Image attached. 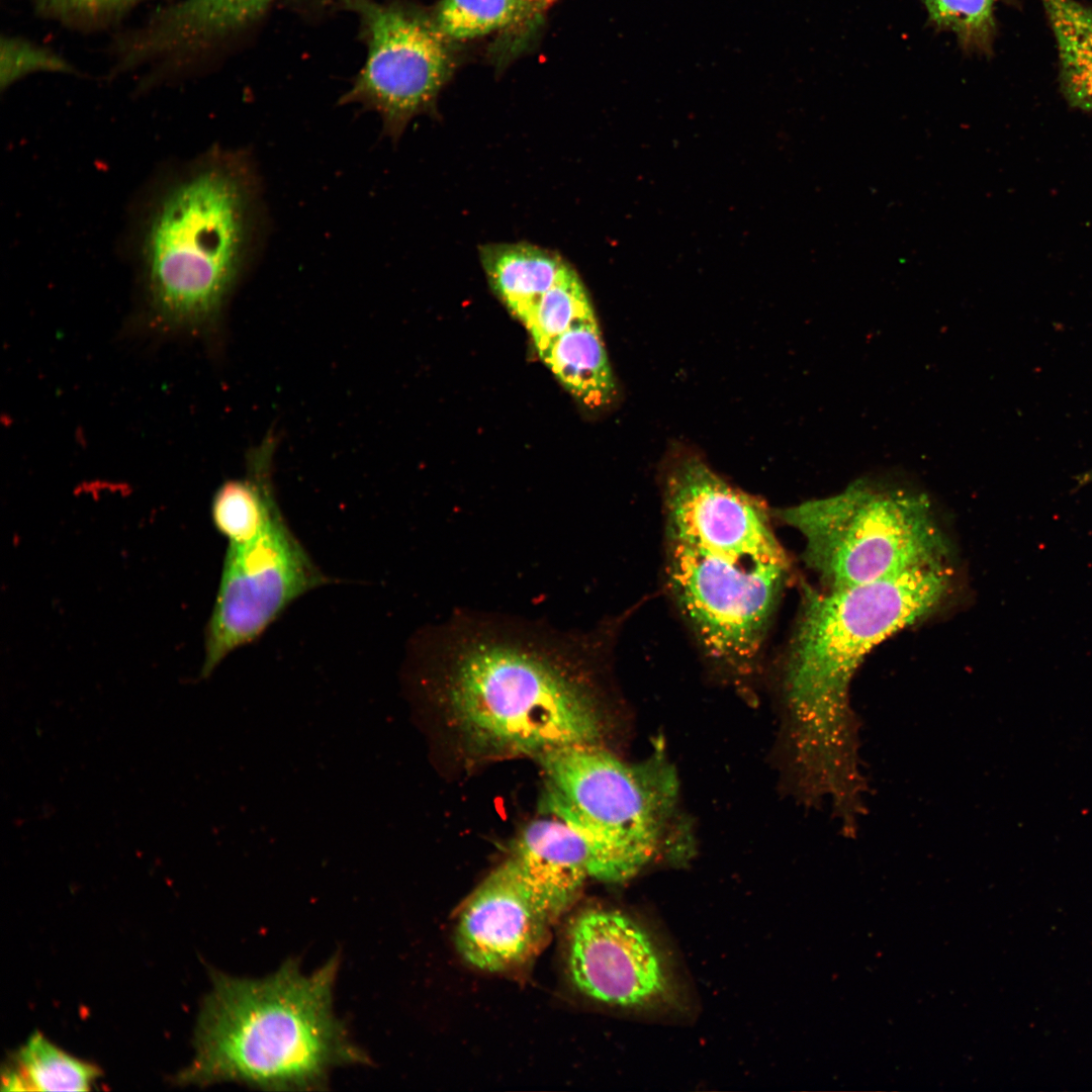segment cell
Returning <instances> with one entry per match:
<instances>
[{
    "label": "cell",
    "instance_id": "7a4b0ae2",
    "mask_svg": "<svg viewBox=\"0 0 1092 1092\" xmlns=\"http://www.w3.org/2000/svg\"><path fill=\"white\" fill-rule=\"evenodd\" d=\"M947 564L844 588H807L787 658L788 739L798 788L837 810L857 807L868 783L850 686L866 655L949 595Z\"/></svg>",
    "mask_w": 1092,
    "mask_h": 1092
},
{
    "label": "cell",
    "instance_id": "603a6c76",
    "mask_svg": "<svg viewBox=\"0 0 1092 1092\" xmlns=\"http://www.w3.org/2000/svg\"><path fill=\"white\" fill-rule=\"evenodd\" d=\"M70 65L61 57L28 40L17 37L2 39L1 89L20 78L36 72H68Z\"/></svg>",
    "mask_w": 1092,
    "mask_h": 1092
},
{
    "label": "cell",
    "instance_id": "7c38bea8",
    "mask_svg": "<svg viewBox=\"0 0 1092 1092\" xmlns=\"http://www.w3.org/2000/svg\"><path fill=\"white\" fill-rule=\"evenodd\" d=\"M550 923L507 859L463 905L456 925V946L475 969L504 972L538 953Z\"/></svg>",
    "mask_w": 1092,
    "mask_h": 1092
},
{
    "label": "cell",
    "instance_id": "cb8c5ba5",
    "mask_svg": "<svg viewBox=\"0 0 1092 1092\" xmlns=\"http://www.w3.org/2000/svg\"><path fill=\"white\" fill-rule=\"evenodd\" d=\"M43 8L64 16H99L129 6L136 0H36Z\"/></svg>",
    "mask_w": 1092,
    "mask_h": 1092
},
{
    "label": "cell",
    "instance_id": "4fadbf2b",
    "mask_svg": "<svg viewBox=\"0 0 1092 1092\" xmlns=\"http://www.w3.org/2000/svg\"><path fill=\"white\" fill-rule=\"evenodd\" d=\"M508 860L551 922L573 904L595 872V854L587 838L554 814L530 822L515 841Z\"/></svg>",
    "mask_w": 1092,
    "mask_h": 1092
},
{
    "label": "cell",
    "instance_id": "3957f363",
    "mask_svg": "<svg viewBox=\"0 0 1092 1092\" xmlns=\"http://www.w3.org/2000/svg\"><path fill=\"white\" fill-rule=\"evenodd\" d=\"M339 967L337 954L308 975L296 959L259 979L212 972L195 1055L176 1081L314 1091L326 1089L334 1069L370 1064L333 1008Z\"/></svg>",
    "mask_w": 1092,
    "mask_h": 1092
},
{
    "label": "cell",
    "instance_id": "5b68a950",
    "mask_svg": "<svg viewBox=\"0 0 1092 1092\" xmlns=\"http://www.w3.org/2000/svg\"><path fill=\"white\" fill-rule=\"evenodd\" d=\"M805 541L808 567L825 588H844L947 564L949 542L921 492L858 481L780 511Z\"/></svg>",
    "mask_w": 1092,
    "mask_h": 1092
},
{
    "label": "cell",
    "instance_id": "d6986e66",
    "mask_svg": "<svg viewBox=\"0 0 1092 1092\" xmlns=\"http://www.w3.org/2000/svg\"><path fill=\"white\" fill-rule=\"evenodd\" d=\"M99 1069L64 1052L40 1032L14 1053L2 1073L6 1091H88Z\"/></svg>",
    "mask_w": 1092,
    "mask_h": 1092
},
{
    "label": "cell",
    "instance_id": "8992f818",
    "mask_svg": "<svg viewBox=\"0 0 1092 1092\" xmlns=\"http://www.w3.org/2000/svg\"><path fill=\"white\" fill-rule=\"evenodd\" d=\"M535 758L546 777L550 812L592 845L593 879L626 881L655 855L676 796L674 777L662 762L630 764L600 744L563 746Z\"/></svg>",
    "mask_w": 1092,
    "mask_h": 1092
},
{
    "label": "cell",
    "instance_id": "e0dca14e",
    "mask_svg": "<svg viewBox=\"0 0 1092 1092\" xmlns=\"http://www.w3.org/2000/svg\"><path fill=\"white\" fill-rule=\"evenodd\" d=\"M272 448L266 440L251 453L247 476L226 480L212 497L213 526L229 544L256 537L279 508L271 482Z\"/></svg>",
    "mask_w": 1092,
    "mask_h": 1092
},
{
    "label": "cell",
    "instance_id": "52a82bcc",
    "mask_svg": "<svg viewBox=\"0 0 1092 1092\" xmlns=\"http://www.w3.org/2000/svg\"><path fill=\"white\" fill-rule=\"evenodd\" d=\"M787 568L666 540L671 598L705 654L735 676L754 671Z\"/></svg>",
    "mask_w": 1092,
    "mask_h": 1092
},
{
    "label": "cell",
    "instance_id": "7402d4cb",
    "mask_svg": "<svg viewBox=\"0 0 1092 1092\" xmlns=\"http://www.w3.org/2000/svg\"><path fill=\"white\" fill-rule=\"evenodd\" d=\"M1001 0H923L937 28L952 32L968 53L988 55L995 38V8Z\"/></svg>",
    "mask_w": 1092,
    "mask_h": 1092
},
{
    "label": "cell",
    "instance_id": "8fae6325",
    "mask_svg": "<svg viewBox=\"0 0 1092 1092\" xmlns=\"http://www.w3.org/2000/svg\"><path fill=\"white\" fill-rule=\"evenodd\" d=\"M567 970L577 991L615 1007L648 1006L670 989L652 937L632 918L612 909L589 908L572 919Z\"/></svg>",
    "mask_w": 1092,
    "mask_h": 1092
},
{
    "label": "cell",
    "instance_id": "6da1fadb",
    "mask_svg": "<svg viewBox=\"0 0 1092 1092\" xmlns=\"http://www.w3.org/2000/svg\"><path fill=\"white\" fill-rule=\"evenodd\" d=\"M415 647L425 687L471 752L536 757L600 744L597 633L460 611Z\"/></svg>",
    "mask_w": 1092,
    "mask_h": 1092
},
{
    "label": "cell",
    "instance_id": "5bb4252c",
    "mask_svg": "<svg viewBox=\"0 0 1092 1092\" xmlns=\"http://www.w3.org/2000/svg\"><path fill=\"white\" fill-rule=\"evenodd\" d=\"M275 0H180L163 9L132 40L127 57L185 53L234 32Z\"/></svg>",
    "mask_w": 1092,
    "mask_h": 1092
},
{
    "label": "cell",
    "instance_id": "ac0fdd59",
    "mask_svg": "<svg viewBox=\"0 0 1092 1092\" xmlns=\"http://www.w3.org/2000/svg\"><path fill=\"white\" fill-rule=\"evenodd\" d=\"M1055 37L1061 91L1092 111V9L1076 0H1040Z\"/></svg>",
    "mask_w": 1092,
    "mask_h": 1092
},
{
    "label": "cell",
    "instance_id": "44dd1931",
    "mask_svg": "<svg viewBox=\"0 0 1092 1092\" xmlns=\"http://www.w3.org/2000/svg\"><path fill=\"white\" fill-rule=\"evenodd\" d=\"M592 315L595 311L587 290L571 266L531 303L520 321L531 334L540 355L556 337Z\"/></svg>",
    "mask_w": 1092,
    "mask_h": 1092
},
{
    "label": "cell",
    "instance_id": "30bf717a",
    "mask_svg": "<svg viewBox=\"0 0 1092 1092\" xmlns=\"http://www.w3.org/2000/svg\"><path fill=\"white\" fill-rule=\"evenodd\" d=\"M666 540L742 561L787 563L765 507L702 459L672 462L663 480Z\"/></svg>",
    "mask_w": 1092,
    "mask_h": 1092
},
{
    "label": "cell",
    "instance_id": "d4e9b609",
    "mask_svg": "<svg viewBox=\"0 0 1092 1092\" xmlns=\"http://www.w3.org/2000/svg\"><path fill=\"white\" fill-rule=\"evenodd\" d=\"M1076 479L1079 484H1087L1089 482H1092V469H1089L1086 472L1079 474Z\"/></svg>",
    "mask_w": 1092,
    "mask_h": 1092
},
{
    "label": "cell",
    "instance_id": "9c48e42d",
    "mask_svg": "<svg viewBox=\"0 0 1092 1092\" xmlns=\"http://www.w3.org/2000/svg\"><path fill=\"white\" fill-rule=\"evenodd\" d=\"M359 16L368 46L364 67L341 103L376 111L397 140L412 118L433 105L453 63L433 21L374 0H343Z\"/></svg>",
    "mask_w": 1092,
    "mask_h": 1092
},
{
    "label": "cell",
    "instance_id": "9a60e30c",
    "mask_svg": "<svg viewBox=\"0 0 1092 1092\" xmlns=\"http://www.w3.org/2000/svg\"><path fill=\"white\" fill-rule=\"evenodd\" d=\"M479 258L493 292L519 320L571 267L558 253L529 243L483 245Z\"/></svg>",
    "mask_w": 1092,
    "mask_h": 1092
},
{
    "label": "cell",
    "instance_id": "ffe728a7",
    "mask_svg": "<svg viewBox=\"0 0 1092 1092\" xmlns=\"http://www.w3.org/2000/svg\"><path fill=\"white\" fill-rule=\"evenodd\" d=\"M552 0H442L434 25L447 40H464L538 17Z\"/></svg>",
    "mask_w": 1092,
    "mask_h": 1092
},
{
    "label": "cell",
    "instance_id": "ba28073f",
    "mask_svg": "<svg viewBox=\"0 0 1092 1092\" xmlns=\"http://www.w3.org/2000/svg\"><path fill=\"white\" fill-rule=\"evenodd\" d=\"M328 581L279 508L256 537L229 544L205 629L201 677L260 637L294 601Z\"/></svg>",
    "mask_w": 1092,
    "mask_h": 1092
},
{
    "label": "cell",
    "instance_id": "2e32d148",
    "mask_svg": "<svg viewBox=\"0 0 1092 1092\" xmlns=\"http://www.w3.org/2000/svg\"><path fill=\"white\" fill-rule=\"evenodd\" d=\"M540 357L584 405L602 407L615 396V379L596 314L573 324L556 337Z\"/></svg>",
    "mask_w": 1092,
    "mask_h": 1092
},
{
    "label": "cell",
    "instance_id": "277c9868",
    "mask_svg": "<svg viewBox=\"0 0 1092 1092\" xmlns=\"http://www.w3.org/2000/svg\"><path fill=\"white\" fill-rule=\"evenodd\" d=\"M255 195L241 155L216 151L153 189L135 239L144 288L164 324L198 328L223 308L245 265Z\"/></svg>",
    "mask_w": 1092,
    "mask_h": 1092
}]
</instances>
